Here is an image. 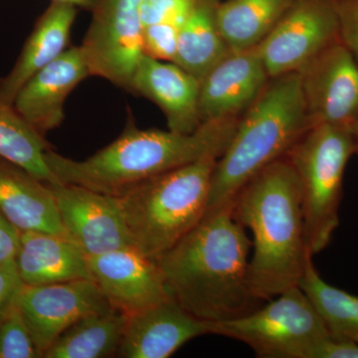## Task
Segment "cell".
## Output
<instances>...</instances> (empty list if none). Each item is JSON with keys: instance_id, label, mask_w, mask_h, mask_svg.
<instances>
[{"instance_id": "1", "label": "cell", "mask_w": 358, "mask_h": 358, "mask_svg": "<svg viewBox=\"0 0 358 358\" xmlns=\"http://www.w3.org/2000/svg\"><path fill=\"white\" fill-rule=\"evenodd\" d=\"M252 240L233 200L204 218L157 259L171 299L209 324L237 319L263 305L252 291Z\"/></svg>"}, {"instance_id": "2", "label": "cell", "mask_w": 358, "mask_h": 358, "mask_svg": "<svg viewBox=\"0 0 358 358\" xmlns=\"http://www.w3.org/2000/svg\"><path fill=\"white\" fill-rule=\"evenodd\" d=\"M233 214L250 230V286L262 301L299 286L308 259L300 182L287 157L250 179L233 199Z\"/></svg>"}, {"instance_id": "3", "label": "cell", "mask_w": 358, "mask_h": 358, "mask_svg": "<svg viewBox=\"0 0 358 358\" xmlns=\"http://www.w3.org/2000/svg\"><path fill=\"white\" fill-rule=\"evenodd\" d=\"M239 119L204 122L192 134L141 129L129 121L121 136L84 160L49 148L47 166L61 183L117 196L133 186L209 155L220 157Z\"/></svg>"}, {"instance_id": "4", "label": "cell", "mask_w": 358, "mask_h": 358, "mask_svg": "<svg viewBox=\"0 0 358 358\" xmlns=\"http://www.w3.org/2000/svg\"><path fill=\"white\" fill-rule=\"evenodd\" d=\"M310 128L300 73L271 78L238 121L212 176L206 213L229 203L247 182L286 157Z\"/></svg>"}, {"instance_id": "5", "label": "cell", "mask_w": 358, "mask_h": 358, "mask_svg": "<svg viewBox=\"0 0 358 358\" xmlns=\"http://www.w3.org/2000/svg\"><path fill=\"white\" fill-rule=\"evenodd\" d=\"M218 159L205 157L115 196L131 247L157 260L204 218Z\"/></svg>"}, {"instance_id": "6", "label": "cell", "mask_w": 358, "mask_h": 358, "mask_svg": "<svg viewBox=\"0 0 358 358\" xmlns=\"http://www.w3.org/2000/svg\"><path fill=\"white\" fill-rule=\"evenodd\" d=\"M355 155L352 129L313 124L286 155L300 182L306 241L313 257L331 243L348 160Z\"/></svg>"}, {"instance_id": "7", "label": "cell", "mask_w": 358, "mask_h": 358, "mask_svg": "<svg viewBox=\"0 0 358 358\" xmlns=\"http://www.w3.org/2000/svg\"><path fill=\"white\" fill-rule=\"evenodd\" d=\"M211 334L241 341L261 358H320L331 339L324 320L300 286L237 319L210 324Z\"/></svg>"}, {"instance_id": "8", "label": "cell", "mask_w": 358, "mask_h": 358, "mask_svg": "<svg viewBox=\"0 0 358 358\" xmlns=\"http://www.w3.org/2000/svg\"><path fill=\"white\" fill-rule=\"evenodd\" d=\"M141 0H98L80 45L92 76L103 78L129 91L145 55Z\"/></svg>"}, {"instance_id": "9", "label": "cell", "mask_w": 358, "mask_h": 358, "mask_svg": "<svg viewBox=\"0 0 358 358\" xmlns=\"http://www.w3.org/2000/svg\"><path fill=\"white\" fill-rule=\"evenodd\" d=\"M339 40L334 0H294L258 47L268 76L275 78L301 72Z\"/></svg>"}, {"instance_id": "10", "label": "cell", "mask_w": 358, "mask_h": 358, "mask_svg": "<svg viewBox=\"0 0 358 358\" xmlns=\"http://www.w3.org/2000/svg\"><path fill=\"white\" fill-rule=\"evenodd\" d=\"M15 305L37 348L45 352L78 320L110 307L93 280L21 286Z\"/></svg>"}, {"instance_id": "11", "label": "cell", "mask_w": 358, "mask_h": 358, "mask_svg": "<svg viewBox=\"0 0 358 358\" xmlns=\"http://www.w3.org/2000/svg\"><path fill=\"white\" fill-rule=\"evenodd\" d=\"M310 127L352 128L358 120V63L343 42H336L301 71Z\"/></svg>"}, {"instance_id": "12", "label": "cell", "mask_w": 358, "mask_h": 358, "mask_svg": "<svg viewBox=\"0 0 358 358\" xmlns=\"http://www.w3.org/2000/svg\"><path fill=\"white\" fill-rule=\"evenodd\" d=\"M48 185L66 234L87 257L131 246L117 197L67 183Z\"/></svg>"}, {"instance_id": "13", "label": "cell", "mask_w": 358, "mask_h": 358, "mask_svg": "<svg viewBox=\"0 0 358 358\" xmlns=\"http://www.w3.org/2000/svg\"><path fill=\"white\" fill-rule=\"evenodd\" d=\"M93 281L110 307L127 317L171 298L157 260L134 247L88 257Z\"/></svg>"}, {"instance_id": "14", "label": "cell", "mask_w": 358, "mask_h": 358, "mask_svg": "<svg viewBox=\"0 0 358 358\" xmlns=\"http://www.w3.org/2000/svg\"><path fill=\"white\" fill-rule=\"evenodd\" d=\"M270 79L258 46L231 51L200 82L202 121L239 119Z\"/></svg>"}, {"instance_id": "15", "label": "cell", "mask_w": 358, "mask_h": 358, "mask_svg": "<svg viewBox=\"0 0 358 358\" xmlns=\"http://www.w3.org/2000/svg\"><path fill=\"white\" fill-rule=\"evenodd\" d=\"M90 76L81 46L70 47L23 85L14 99V109L35 131L46 136L64 122L68 96Z\"/></svg>"}, {"instance_id": "16", "label": "cell", "mask_w": 358, "mask_h": 358, "mask_svg": "<svg viewBox=\"0 0 358 358\" xmlns=\"http://www.w3.org/2000/svg\"><path fill=\"white\" fill-rule=\"evenodd\" d=\"M206 334H211L209 322L194 317L169 298L128 317L117 357H171L188 341Z\"/></svg>"}, {"instance_id": "17", "label": "cell", "mask_w": 358, "mask_h": 358, "mask_svg": "<svg viewBox=\"0 0 358 358\" xmlns=\"http://www.w3.org/2000/svg\"><path fill=\"white\" fill-rule=\"evenodd\" d=\"M200 83L173 62L143 55L129 92L148 99L164 113L169 129L192 134L203 121L199 109Z\"/></svg>"}, {"instance_id": "18", "label": "cell", "mask_w": 358, "mask_h": 358, "mask_svg": "<svg viewBox=\"0 0 358 358\" xmlns=\"http://www.w3.org/2000/svg\"><path fill=\"white\" fill-rule=\"evenodd\" d=\"M16 274L26 286L93 280L88 257L65 235L44 231H20Z\"/></svg>"}, {"instance_id": "19", "label": "cell", "mask_w": 358, "mask_h": 358, "mask_svg": "<svg viewBox=\"0 0 358 358\" xmlns=\"http://www.w3.org/2000/svg\"><path fill=\"white\" fill-rule=\"evenodd\" d=\"M77 7L51 1L26 39L15 64L0 80V103L13 106L23 85L68 49Z\"/></svg>"}, {"instance_id": "20", "label": "cell", "mask_w": 358, "mask_h": 358, "mask_svg": "<svg viewBox=\"0 0 358 358\" xmlns=\"http://www.w3.org/2000/svg\"><path fill=\"white\" fill-rule=\"evenodd\" d=\"M0 212L20 231L65 235L50 185L0 157Z\"/></svg>"}, {"instance_id": "21", "label": "cell", "mask_w": 358, "mask_h": 358, "mask_svg": "<svg viewBox=\"0 0 358 358\" xmlns=\"http://www.w3.org/2000/svg\"><path fill=\"white\" fill-rule=\"evenodd\" d=\"M221 0H195L178 32V51L173 63L201 80L231 50L217 24Z\"/></svg>"}, {"instance_id": "22", "label": "cell", "mask_w": 358, "mask_h": 358, "mask_svg": "<svg viewBox=\"0 0 358 358\" xmlns=\"http://www.w3.org/2000/svg\"><path fill=\"white\" fill-rule=\"evenodd\" d=\"M127 317L117 308L87 315L61 334L43 358H105L117 355Z\"/></svg>"}, {"instance_id": "23", "label": "cell", "mask_w": 358, "mask_h": 358, "mask_svg": "<svg viewBox=\"0 0 358 358\" xmlns=\"http://www.w3.org/2000/svg\"><path fill=\"white\" fill-rule=\"evenodd\" d=\"M294 0H221L217 24L231 51L259 46Z\"/></svg>"}, {"instance_id": "24", "label": "cell", "mask_w": 358, "mask_h": 358, "mask_svg": "<svg viewBox=\"0 0 358 358\" xmlns=\"http://www.w3.org/2000/svg\"><path fill=\"white\" fill-rule=\"evenodd\" d=\"M299 286L317 308L334 341L358 345V296L324 281L313 258L308 259Z\"/></svg>"}, {"instance_id": "25", "label": "cell", "mask_w": 358, "mask_h": 358, "mask_svg": "<svg viewBox=\"0 0 358 358\" xmlns=\"http://www.w3.org/2000/svg\"><path fill=\"white\" fill-rule=\"evenodd\" d=\"M45 136L28 124L13 106L0 103V157L22 166L47 183H59L47 166Z\"/></svg>"}, {"instance_id": "26", "label": "cell", "mask_w": 358, "mask_h": 358, "mask_svg": "<svg viewBox=\"0 0 358 358\" xmlns=\"http://www.w3.org/2000/svg\"><path fill=\"white\" fill-rule=\"evenodd\" d=\"M16 305L0 322V358H41Z\"/></svg>"}, {"instance_id": "27", "label": "cell", "mask_w": 358, "mask_h": 358, "mask_svg": "<svg viewBox=\"0 0 358 358\" xmlns=\"http://www.w3.org/2000/svg\"><path fill=\"white\" fill-rule=\"evenodd\" d=\"M180 25L160 22L143 27V50L145 55L157 60L174 62L178 51Z\"/></svg>"}, {"instance_id": "28", "label": "cell", "mask_w": 358, "mask_h": 358, "mask_svg": "<svg viewBox=\"0 0 358 358\" xmlns=\"http://www.w3.org/2000/svg\"><path fill=\"white\" fill-rule=\"evenodd\" d=\"M195 0H141V15L143 27L160 22L182 24Z\"/></svg>"}, {"instance_id": "29", "label": "cell", "mask_w": 358, "mask_h": 358, "mask_svg": "<svg viewBox=\"0 0 358 358\" xmlns=\"http://www.w3.org/2000/svg\"><path fill=\"white\" fill-rule=\"evenodd\" d=\"M339 38L358 63V0H334Z\"/></svg>"}, {"instance_id": "30", "label": "cell", "mask_w": 358, "mask_h": 358, "mask_svg": "<svg viewBox=\"0 0 358 358\" xmlns=\"http://www.w3.org/2000/svg\"><path fill=\"white\" fill-rule=\"evenodd\" d=\"M20 241V231L0 212V267L16 273L15 259Z\"/></svg>"}, {"instance_id": "31", "label": "cell", "mask_w": 358, "mask_h": 358, "mask_svg": "<svg viewBox=\"0 0 358 358\" xmlns=\"http://www.w3.org/2000/svg\"><path fill=\"white\" fill-rule=\"evenodd\" d=\"M21 286L22 282L15 272L0 267V322L15 305Z\"/></svg>"}, {"instance_id": "32", "label": "cell", "mask_w": 358, "mask_h": 358, "mask_svg": "<svg viewBox=\"0 0 358 358\" xmlns=\"http://www.w3.org/2000/svg\"><path fill=\"white\" fill-rule=\"evenodd\" d=\"M51 1L71 4V6H74L77 8H82L89 11L93 10L96 3H98V0H51Z\"/></svg>"}, {"instance_id": "33", "label": "cell", "mask_w": 358, "mask_h": 358, "mask_svg": "<svg viewBox=\"0 0 358 358\" xmlns=\"http://www.w3.org/2000/svg\"><path fill=\"white\" fill-rule=\"evenodd\" d=\"M353 136L355 141V155H358V120L352 127Z\"/></svg>"}]
</instances>
